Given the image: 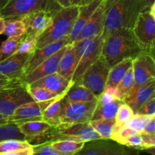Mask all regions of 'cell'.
<instances>
[{
  "instance_id": "cell-33",
  "label": "cell",
  "mask_w": 155,
  "mask_h": 155,
  "mask_svg": "<svg viewBox=\"0 0 155 155\" xmlns=\"http://www.w3.org/2000/svg\"><path fill=\"white\" fill-rule=\"evenodd\" d=\"M32 147L33 145L25 140H5V141H0V154Z\"/></svg>"
},
{
  "instance_id": "cell-30",
  "label": "cell",
  "mask_w": 155,
  "mask_h": 155,
  "mask_svg": "<svg viewBox=\"0 0 155 155\" xmlns=\"http://www.w3.org/2000/svg\"><path fill=\"white\" fill-rule=\"evenodd\" d=\"M3 33L8 37L25 36V24L20 18L5 19V27Z\"/></svg>"
},
{
  "instance_id": "cell-6",
  "label": "cell",
  "mask_w": 155,
  "mask_h": 155,
  "mask_svg": "<svg viewBox=\"0 0 155 155\" xmlns=\"http://www.w3.org/2000/svg\"><path fill=\"white\" fill-rule=\"evenodd\" d=\"M33 101L27 91V85L18 79L12 80L0 90V114L11 117L19 106Z\"/></svg>"
},
{
  "instance_id": "cell-13",
  "label": "cell",
  "mask_w": 155,
  "mask_h": 155,
  "mask_svg": "<svg viewBox=\"0 0 155 155\" xmlns=\"http://www.w3.org/2000/svg\"><path fill=\"white\" fill-rule=\"evenodd\" d=\"M133 30L139 43L146 51L155 40V20L149 11L140 12Z\"/></svg>"
},
{
  "instance_id": "cell-43",
  "label": "cell",
  "mask_w": 155,
  "mask_h": 155,
  "mask_svg": "<svg viewBox=\"0 0 155 155\" xmlns=\"http://www.w3.org/2000/svg\"><path fill=\"white\" fill-rule=\"evenodd\" d=\"M114 100H116L111 94H108L107 92H103L98 98V103L104 104V103H109V102L113 101Z\"/></svg>"
},
{
  "instance_id": "cell-17",
  "label": "cell",
  "mask_w": 155,
  "mask_h": 155,
  "mask_svg": "<svg viewBox=\"0 0 155 155\" xmlns=\"http://www.w3.org/2000/svg\"><path fill=\"white\" fill-rule=\"evenodd\" d=\"M32 54L15 53L11 57L0 62V74L9 80L19 78L23 74V70Z\"/></svg>"
},
{
  "instance_id": "cell-38",
  "label": "cell",
  "mask_w": 155,
  "mask_h": 155,
  "mask_svg": "<svg viewBox=\"0 0 155 155\" xmlns=\"http://www.w3.org/2000/svg\"><path fill=\"white\" fill-rule=\"evenodd\" d=\"M133 109L127 103H123L118 108L115 120L117 126H124L134 115Z\"/></svg>"
},
{
  "instance_id": "cell-22",
  "label": "cell",
  "mask_w": 155,
  "mask_h": 155,
  "mask_svg": "<svg viewBox=\"0 0 155 155\" xmlns=\"http://www.w3.org/2000/svg\"><path fill=\"white\" fill-rule=\"evenodd\" d=\"M77 65V56H76L74 43L72 42L68 46L66 50L61 58L58 73H59L67 80L72 81L73 76Z\"/></svg>"
},
{
  "instance_id": "cell-53",
  "label": "cell",
  "mask_w": 155,
  "mask_h": 155,
  "mask_svg": "<svg viewBox=\"0 0 155 155\" xmlns=\"http://www.w3.org/2000/svg\"><path fill=\"white\" fill-rule=\"evenodd\" d=\"M149 12L151 15V16H152L153 18H154V19L155 20V2L153 3L152 5H151V9H150L149 10Z\"/></svg>"
},
{
  "instance_id": "cell-10",
  "label": "cell",
  "mask_w": 155,
  "mask_h": 155,
  "mask_svg": "<svg viewBox=\"0 0 155 155\" xmlns=\"http://www.w3.org/2000/svg\"><path fill=\"white\" fill-rule=\"evenodd\" d=\"M97 102H66L61 115V124H77L90 122Z\"/></svg>"
},
{
  "instance_id": "cell-24",
  "label": "cell",
  "mask_w": 155,
  "mask_h": 155,
  "mask_svg": "<svg viewBox=\"0 0 155 155\" xmlns=\"http://www.w3.org/2000/svg\"><path fill=\"white\" fill-rule=\"evenodd\" d=\"M64 97H60L51 103L42 114L43 121L48 122L53 127H56L61 125V115L67 102Z\"/></svg>"
},
{
  "instance_id": "cell-39",
  "label": "cell",
  "mask_w": 155,
  "mask_h": 155,
  "mask_svg": "<svg viewBox=\"0 0 155 155\" xmlns=\"http://www.w3.org/2000/svg\"><path fill=\"white\" fill-rule=\"evenodd\" d=\"M33 155H61L51 146L50 143L45 142L38 145H33Z\"/></svg>"
},
{
  "instance_id": "cell-28",
  "label": "cell",
  "mask_w": 155,
  "mask_h": 155,
  "mask_svg": "<svg viewBox=\"0 0 155 155\" xmlns=\"http://www.w3.org/2000/svg\"><path fill=\"white\" fill-rule=\"evenodd\" d=\"M51 128V126L45 121H30L19 125L20 131L24 135L25 138L45 133Z\"/></svg>"
},
{
  "instance_id": "cell-9",
  "label": "cell",
  "mask_w": 155,
  "mask_h": 155,
  "mask_svg": "<svg viewBox=\"0 0 155 155\" xmlns=\"http://www.w3.org/2000/svg\"><path fill=\"white\" fill-rule=\"evenodd\" d=\"M133 68L134 85L126 100L133 97L139 88L155 80V62L147 52H144L133 59Z\"/></svg>"
},
{
  "instance_id": "cell-31",
  "label": "cell",
  "mask_w": 155,
  "mask_h": 155,
  "mask_svg": "<svg viewBox=\"0 0 155 155\" xmlns=\"http://www.w3.org/2000/svg\"><path fill=\"white\" fill-rule=\"evenodd\" d=\"M91 126L94 129L101 135L102 138L110 139L114 126L116 125V120L113 119H98L91 120Z\"/></svg>"
},
{
  "instance_id": "cell-32",
  "label": "cell",
  "mask_w": 155,
  "mask_h": 155,
  "mask_svg": "<svg viewBox=\"0 0 155 155\" xmlns=\"http://www.w3.org/2000/svg\"><path fill=\"white\" fill-rule=\"evenodd\" d=\"M25 136L20 131L19 126L15 123L0 125V141L9 139L24 140Z\"/></svg>"
},
{
  "instance_id": "cell-52",
  "label": "cell",
  "mask_w": 155,
  "mask_h": 155,
  "mask_svg": "<svg viewBox=\"0 0 155 155\" xmlns=\"http://www.w3.org/2000/svg\"><path fill=\"white\" fill-rule=\"evenodd\" d=\"M144 151L147 152L148 153H151L152 155H155V147H148V148L144 149Z\"/></svg>"
},
{
  "instance_id": "cell-16",
  "label": "cell",
  "mask_w": 155,
  "mask_h": 155,
  "mask_svg": "<svg viewBox=\"0 0 155 155\" xmlns=\"http://www.w3.org/2000/svg\"><path fill=\"white\" fill-rule=\"evenodd\" d=\"M106 15H107V2L106 0H102L101 4L95 9L88 22L81 30L76 40L91 39L95 36H101L104 30Z\"/></svg>"
},
{
  "instance_id": "cell-11",
  "label": "cell",
  "mask_w": 155,
  "mask_h": 155,
  "mask_svg": "<svg viewBox=\"0 0 155 155\" xmlns=\"http://www.w3.org/2000/svg\"><path fill=\"white\" fill-rule=\"evenodd\" d=\"M65 94L59 95L58 97L46 101H33L25 103L19 106L15 111L13 115L10 117L13 123L21 125L22 123L30 121H43L42 114L46 108L51 103L60 97H64Z\"/></svg>"
},
{
  "instance_id": "cell-41",
  "label": "cell",
  "mask_w": 155,
  "mask_h": 155,
  "mask_svg": "<svg viewBox=\"0 0 155 155\" xmlns=\"http://www.w3.org/2000/svg\"><path fill=\"white\" fill-rule=\"evenodd\" d=\"M141 135H142V140H143L144 149L155 147V135H148V134L144 133H141Z\"/></svg>"
},
{
  "instance_id": "cell-3",
  "label": "cell",
  "mask_w": 155,
  "mask_h": 155,
  "mask_svg": "<svg viewBox=\"0 0 155 155\" xmlns=\"http://www.w3.org/2000/svg\"><path fill=\"white\" fill-rule=\"evenodd\" d=\"M102 138L101 135L92 128L90 122L77 124H61L37 136L32 137L30 143L32 145H38L42 143L59 141V140H72V141H87Z\"/></svg>"
},
{
  "instance_id": "cell-5",
  "label": "cell",
  "mask_w": 155,
  "mask_h": 155,
  "mask_svg": "<svg viewBox=\"0 0 155 155\" xmlns=\"http://www.w3.org/2000/svg\"><path fill=\"white\" fill-rule=\"evenodd\" d=\"M60 9L55 0H5L0 15L5 19L18 18L39 11L54 13Z\"/></svg>"
},
{
  "instance_id": "cell-8",
  "label": "cell",
  "mask_w": 155,
  "mask_h": 155,
  "mask_svg": "<svg viewBox=\"0 0 155 155\" xmlns=\"http://www.w3.org/2000/svg\"><path fill=\"white\" fill-rule=\"evenodd\" d=\"M75 155H139V150L112 139L100 138L85 143L82 150Z\"/></svg>"
},
{
  "instance_id": "cell-7",
  "label": "cell",
  "mask_w": 155,
  "mask_h": 155,
  "mask_svg": "<svg viewBox=\"0 0 155 155\" xmlns=\"http://www.w3.org/2000/svg\"><path fill=\"white\" fill-rule=\"evenodd\" d=\"M110 66L102 56L84 72L79 83L89 88L98 98L104 92L107 81Z\"/></svg>"
},
{
  "instance_id": "cell-54",
  "label": "cell",
  "mask_w": 155,
  "mask_h": 155,
  "mask_svg": "<svg viewBox=\"0 0 155 155\" xmlns=\"http://www.w3.org/2000/svg\"><path fill=\"white\" fill-rule=\"evenodd\" d=\"M5 2V0H0V9L2 7V5H4Z\"/></svg>"
},
{
  "instance_id": "cell-12",
  "label": "cell",
  "mask_w": 155,
  "mask_h": 155,
  "mask_svg": "<svg viewBox=\"0 0 155 155\" xmlns=\"http://www.w3.org/2000/svg\"><path fill=\"white\" fill-rule=\"evenodd\" d=\"M103 44H104V38L101 35L91 38L76 67L72 78L73 83L80 81L85 71L91 65H93L101 56Z\"/></svg>"
},
{
  "instance_id": "cell-1",
  "label": "cell",
  "mask_w": 155,
  "mask_h": 155,
  "mask_svg": "<svg viewBox=\"0 0 155 155\" xmlns=\"http://www.w3.org/2000/svg\"><path fill=\"white\" fill-rule=\"evenodd\" d=\"M145 52L133 29H119L104 39L101 56L110 68L127 59H136Z\"/></svg>"
},
{
  "instance_id": "cell-46",
  "label": "cell",
  "mask_w": 155,
  "mask_h": 155,
  "mask_svg": "<svg viewBox=\"0 0 155 155\" xmlns=\"http://www.w3.org/2000/svg\"><path fill=\"white\" fill-rule=\"evenodd\" d=\"M92 1H94V0H72V4H71V5H75L80 7V6H83L89 4Z\"/></svg>"
},
{
  "instance_id": "cell-4",
  "label": "cell",
  "mask_w": 155,
  "mask_h": 155,
  "mask_svg": "<svg viewBox=\"0 0 155 155\" xmlns=\"http://www.w3.org/2000/svg\"><path fill=\"white\" fill-rule=\"evenodd\" d=\"M80 7L71 5L61 8L52 15L51 23L38 38L36 49L56 42L69 36L79 14Z\"/></svg>"
},
{
  "instance_id": "cell-26",
  "label": "cell",
  "mask_w": 155,
  "mask_h": 155,
  "mask_svg": "<svg viewBox=\"0 0 155 155\" xmlns=\"http://www.w3.org/2000/svg\"><path fill=\"white\" fill-rule=\"evenodd\" d=\"M133 59H127L121 61L110 68L106 87H117L125 76L130 68L133 66Z\"/></svg>"
},
{
  "instance_id": "cell-29",
  "label": "cell",
  "mask_w": 155,
  "mask_h": 155,
  "mask_svg": "<svg viewBox=\"0 0 155 155\" xmlns=\"http://www.w3.org/2000/svg\"><path fill=\"white\" fill-rule=\"evenodd\" d=\"M25 36L8 37L7 40L3 41L0 46V62L15 54Z\"/></svg>"
},
{
  "instance_id": "cell-47",
  "label": "cell",
  "mask_w": 155,
  "mask_h": 155,
  "mask_svg": "<svg viewBox=\"0 0 155 155\" xmlns=\"http://www.w3.org/2000/svg\"><path fill=\"white\" fill-rule=\"evenodd\" d=\"M55 1L61 8L69 7L72 4V0H55Z\"/></svg>"
},
{
  "instance_id": "cell-23",
  "label": "cell",
  "mask_w": 155,
  "mask_h": 155,
  "mask_svg": "<svg viewBox=\"0 0 155 155\" xmlns=\"http://www.w3.org/2000/svg\"><path fill=\"white\" fill-rule=\"evenodd\" d=\"M64 97L67 102L98 101L96 96L89 88L79 82L73 84Z\"/></svg>"
},
{
  "instance_id": "cell-55",
  "label": "cell",
  "mask_w": 155,
  "mask_h": 155,
  "mask_svg": "<svg viewBox=\"0 0 155 155\" xmlns=\"http://www.w3.org/2000/svg\"><path fill=\"white\" fill-rule=\"evenodd\" d=\"M2 79H7V78H6L5 77V76H3L2 74H0V80H2Z\"/></svg>"
},
{
  "instance_id": "cell-14",
  "label": "cell",
  "mask_w": 155,
  "mask_h": 155,
  "mask_svg": "<svg viewBox=\"0 0 155 155\" xmlns=\"http://www.w3.org/2000/svg\"><path fill=\"white\" fill-rule=\"evenodd\" d=\"M68 45L64 46L57 53H55L54 55L45 59L43 62H42L39 66L36 67L31 72L27 74V75L19 78H18V80L22 82L24 84L29 85L36 81L42 78L58 72L61 58L66 50Z\"/></svg>"
},
{
  "instance_id": "cell-27",
  "label": "cell",
  "mask_w": 155,
  "mask_h": 155,
  "mask_svg": "<svg viewBox=\"0 0 155 155\" xmlns=\"http://www.w3.org/2000/svg\"><path fill=\"white\" fill-rule=\"evenodd\" d=\"M85 143L72 140H59L52 141L50 144L61 155H75L82 150Z\"/></svg>"
},
{
  "instance_id": "cell-34",
  "label": "cell",
  "mask_w": 155,
  "mask_h": 155,
  "mask_svg": "<svg viewBox=\"0 0 155 155\" xmlns=\"http://www.w3.org/2000/svg\"><path fill=\"white\" fill-rule=\"evenodd\" d=\"M134 85V76H133V66L126 73L125 76L123 78L119 84L117 86L120 95V99L124 101L130 94L132 88Z\"/></svg>"
},
{
  "instance_id": "cell-56",
  "label": "cell",
  "mask_w": 155,
  "mask_h": 155,
  "mask_svg": "<svg viewBox=\"0 0 155 155\" xmlns=\"http://www.w3.org/2000/svg\"><path fill=\"white\" fill-rule=\"evenodd\" d=\"M153 135H155V132H154V134H153Z\"/></svg>"
},
{
  "instance_id": "cell-25",
  "label": "cell",
  "mask_w": 155,
  "mask_h": 155,
  "mask_svg": "<svg viewBox=\"0 0 155 155\" xmlns=\"http://www.w3.org/2000/svg\"><path fill=\"white\" fill-rule=\"evenodd\" d=\"M123 103H124V101L119 100V99H116V100H114L113 101L104 103V104L98 103L97 102V106L94 111L92 120L115 119L118 108Z\"/></svg>"
},
{
  "instance_id": "cell-20",
  "label": "cell",
  "mask_w": 155,
  "mask_h": 155,
  "mask_svg": "<svg viewBox=\"0 0 155 155\" xmlns=\"http://www.w3.org/2000/svg\"><path fill=\"white\" fill-rule=\"evenodd\" d=\"M101 1L102 0H94L89 4L80 6L79 9V14L77 15V18L69 34V37L71 42H74L77 40L81 30L88 22L95 9L101 4Z\"/></svg>"
},
{
  "instance_id": "cell-35",
  "label": "cell",
  "mask_w": 155,
  "mask_h": 155,
  "mask_svg": "<svg viewBox=\"0 0 155 155\" xmlns=\"http://www.w3.org/2000/svg\"><path fill=\"white\" fill-rule=\"evenodd\" d=\"M40 36L39 33H31L26 34L21 43H20L18 50L15 53H23V54H33L36 50L38 38Z\"/></svg>"
},
{
  "instance_id": "cell-37",
  "label": "cell",
  "mask_w": 155,
  "mask_h": 155,
  "mask_svg": "<svg viewBox=\"0 0 155 155\" xmlns=\"http://www.w3.org/2000/svg\"><path fill=\"white\" fill-rule=\"evenodd\" d=\"M151 118L152 117L148 116V115L134 114L133 116L124 125V126L133 129L139 133H142L145 126Z\"/></svg>"
},
{
  "instance_id": "cell-48",
  "label": "cell",
  "mask_w": 155,
  "mask_h": 155,
  "mask_svg": "<svg viewBox=\"0 0 155 155\" xmlns=\"http://www.w3.org/2000/svg\"><path fill=\"white\" fill-rule=\"evenodd\" d=\"M145 52H147V53L152 57V59H154L155 62V40H154V42L152 43V44L151 45V46H150Z\"/></svg>"
},
{
  "instance_id": "cell-51",
  "label": "cell",
  "mask_w": 155,
  "mask_h": 155,
  "mask_svg": "<svg viewBox=\"0 0 155 155\" xmlns=\"http://www.w3.org/2000/svg\"><path fill=\"white\" fill-rule=\"evenodd\" d=\"M12 81V80H9V79H2V80H0V90H2L6 85L8 84Z\"/></svg>"
},
{
  "instance_id": "cell-49",
  "label": "cell",
  "mask_w": 155,
  "mask_h": 155,
  "mask_svg": "<svg viewBox=\"0 0 155 155\" xmlns=\"http://www.w3.org/2000/svg\"><path fill=\"white\" fill-rule=\"evenodd\" d=\"M8 123H13L11 120V118L8 116H5L0 114V125H5Z\"/></svg>"
},
{
  "instance_id": "cell-19",
  "label": "cell",
  "mask_w": 155,
  "mask_h": 155,
  "mask_svg": "<svg viewBox=\"0 0 155 155\" xmlns=\"http://www.w3.org/2000/svg\"><path fill=\"white\" fill-rule=\"evenodd\" d=\"M73 84L74 83L72 81L67 80L59 73L56 72L42 78L29 84L28 86L33 87V88H35V87L44 88L51 92L55 93L57 95H62L68 92Z\"/></svg>"
},
{
  "instance_id": "cell-2",
  "label": "cell",
  "mask_w": 155,
  "mask_h": 155,
  "mask_svg": "<svg viewBox=\"0 0 155 155\" xmlns=\"http://www.w3.org/2000/svg\"><path fill=\"white\" fill-rule=\"evenodd\" d=\"M107 15L102 37L119 29H133L141 12L140 0H106Z\"/></svg>"
},
{
  "instance_id": "cell-44",
  "label": "cell",
  "mask_w": 155,
  "mask_h": 155,
  "mask_svg": "<svg viewBox=\"0 0 155 155\" xmlns=\"http://www.w3.org/2000/svg\"><path fill=\"white\" fill-rule=\"evenodd\" d=\"M154 2L155 0H140L141 12L149 11Z\"/></svg>"
},
{
  "instance_id": "cell-36",
  "label": "cell",
  "mask_w": 155,
  "mask_h": 155,
  "mask_svg": "<svg viewBox=\"0 0 155 155\" xmlns=\"http://www.w3.org/2000/svg\"><path fill=\"white\" fill-rule=\"evenodd\" d=\"M27 91L34 101H46L58 97L55 93L51 92L44 88L30 87L27 85Z\"/></svg>"
},
{
  "instance_id": "cell-40",
  "label": "cell",
  "mask_w": 155,
  "mask_h": 155,
  "mask_svg": "<svg viewBox=\"0 0 155 155\" xmlns=\"http://www.w3.org/2000/svg\"><path fill=\"white\" fill-rule=\"evenodd\" d=\"M136 114L139 115H148V116L155 117V98L152 99L148 103L142 106Z\"/></svg>"
},
{
  "instance_id": "cell-21",
  "label": "cell",
  "mask_w": 155,
  "mask_h": 155,
  "mask_svg": "<svg viewBox=\"0 0 155 155\" xmlns=\"http://www.w3.org/2000/svg\"><path fill=\"white\" fill-rule=\"evenodd\" d=\"M154 98H155V80L139 88L134 95L126 100L124 103H127L136 114L143 105Z\"/></svg>"
},
{
  "instance_id": "cell-42",
  "label": "cell",
  "mask_w": 155,
  "mask_h": 155,
  "mask_svg": "<svg viewBox=\"0 0 155 155\" xmlns=\"http://www.w3.org/2000/svg\"><path fill=\"white\" fill-rule=\"evenodd\" d=\"M33 146L32 147H29V148L15 150V151L9 152V153H1L0 155H33Z\"/></svg>"
},
{
  "instance_id": "cell-45",
  "label": "cell",
  "mask_w": 155,
  "mask_h": 155,
  "mask_svg": "<svg viewBox=\"0 0 155 155\" xmlns=\"http://www.w3.org/2000/svg\"><path fill=\"white\" fill-rule=\"evenodd\" d=\"M104 92H107L108 93V94H111L115 99H119V100H121L120 95V92L119 91H118L117 87H105Z\"/></svg>"
},
{
  "instance_id": "cell-18",
  "label": "cell",
  "mask_w": 155,
  "mask_h": 155,
  "mask_svg": "<svg viewBox=\"0 0 155 155\" xmlns=\"http://www.w3.org/2000/svg\"><path fill=\"white\" fill-rule=\"evenodd\" d=\"M52 12L39 11L32 12L21 17V20L26 27V34L39 33L41 34L51 24Z\"/></svg>"
},
{
  "instance_id": "cell-15",
  "label": "cell",
  "mask_w": 155,
  "mask_h": 155,
  "mask_svg": "<svg viewBox=\"0 0 155 155\" xmlns=\"http://www.w3.org/2000/svg\"><path fill=\"white\" fill-rule=\"evenodd\" d=\"M71 40H70L69 36H65L63 39L58 40L56 42L50 43L48 45L45 46L42 48L36 49L34 53L30 56L27 64L24 66V70H23V76L27 75L30 72L35 69L36 67L39 66L42 62H43L45 59L49 58L54 53H57L58 51L63 48L65 46L71 43ZM21 78V77H20Z\"/></svg>"
},
{
  "instance_id": "cell-50",
  "label": "cell",
  "mask_w": 155,
  "mask_h": 155,
  "mask_svg": "<svg viewBox=\"0 0 155 155\" xmlns=\"http://www.w3.org/2000/svg\"><path fill=\"white\" fill-rule=\"evenodd\" d=\"M5 27V19L0 15V35L4 33Z\"/></svg>"
}]
</instances>
